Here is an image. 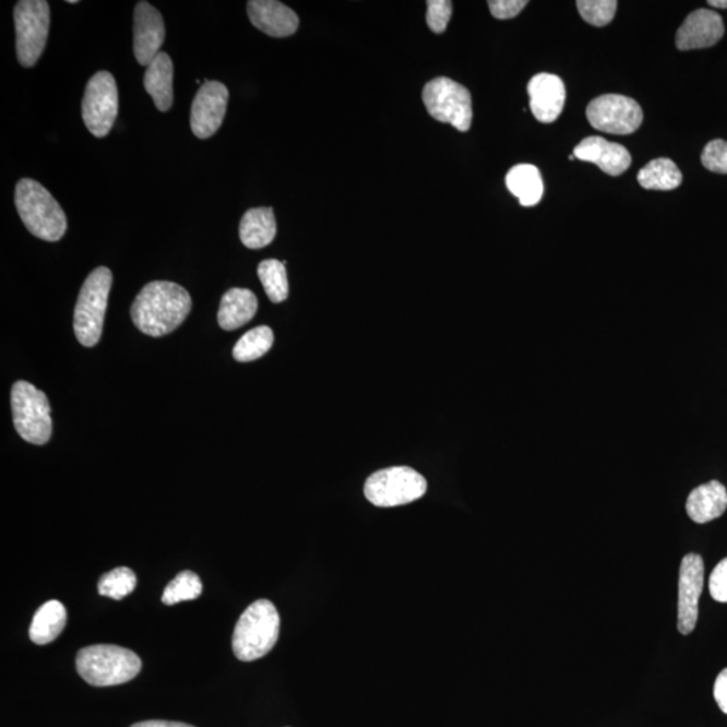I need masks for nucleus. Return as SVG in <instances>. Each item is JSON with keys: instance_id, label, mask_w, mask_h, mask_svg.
I'll list each match as a JSON object with an SVG mask.
<instances>
[{"instance_id": "nucleus-1", "label": "nucleus", "mask_w": 727, "mask_h": 727, "mask_svg": "<svg viewBox=\"0 0 727 727\" xmlns=\"http://www.w3.org/2000/svg\"><path fill=\"white\" fill-rule=\"evenodd\" d=\"M192 310L189 293L175 282L155 281L144 286L131 306L134 325L150 337L175 332Z\"/></svg>"}, {"instance_id": "nucleus-2", "label": "nucleus", "mask_w": 727, "mask_h": 727, "mask_svg": "<svg viewBox=\"0 0 727 727\" xmlns=\"http://www.w3.org/2000/svg\"><path fill=\"white\" fill-rule=\"evenodd\" d=\"M15 206L28 233L45 241H59L67 233L65 212L43 184L22 178L15 188Z\"/></svg>"}, {"instance_id": "nucleus-3", "label": "nucleus", "mask_w": 727, "mask_h": 727, "mask_svg": "<svg viewBox=\"0 0 727 727\" xmlns=\"http://www.w3.org/2000/svg\"><path fill=\"white\" fill-rule=\"evenodd\" d=\"M281 617L269 599L248 606L235 627L233 648L241 662H253L269 654L279 637Z\"/></svg>"}, {"instance_id": "nucleus-4", "label": "nucleus", "mask_w": 727, "mask_h": 727, "mask_svg": "<svg viewBox=\"0 0 727 727\" xmlns=\"http://www.w3.org/2000/svg\"><path fill=\"white\" fill-rule=\"evenodd\" d=\"M80 677L95 687L118 686L130 682L141 672L142 662L134 652L118 645L85 646L78 654Z\"/></svg>"}, {"instance_id": "nucleus-5", "label": "nucleus", "mask_w": 727, "mask_h": 727, "mask_svg": "<svg viewBox=\"0 0 727 727\" xmlns=\"http://www.w3.org/2000/svg\"><path fill=\"white\" fill-rule=\"evenodd\" d=\"M111 286V270L97 267L92 271L81 287L76 308H74L73 327L79 343L86 348H92L100 342Z\"/></svg>"}, {"instance_id": "nucleus-6", "label": "nucleus", "mask_w": 727, "mask_h": 727, "mask_svg": "<svg viewBox=\"0 0 727 727\" xmlns=\"http://www.w3.org/2000/svg\"><path fill=\"white\" fill-rule=\"evenodd\" d=\"M11 408L16 432L33 444L49 442L53 424L50 404L43 391L32 383L16 382L11 390Z\"/></svg>"}, {"instance_id": "nucleus-7", "label": "nucleus", "mask_w": 727, "mask_h": 727, "mask_svg": "<svg viewBox=\"0 0 727 727\" xmlns=\"http://www.w3.org/2000/svg\"><path fill=\"white\" fill-rule=\"evenodd\" d=\"M426 492V478L407 466L389 467L373 473L364 487L369 503L382 508L414 503L424 498Z\"/></svg>"}, {"instance_id": "nucleus-8", "label": "nucleus", "mask_w": 727, "mask_h": 727, "mask_svg": "<svg viewBox=\"0 0 727 727\" xmlns=\"http://www.w3.org/2000/svg\"><path fill=\"white\" fill-rule=\"evenodd\" d=\"M16 59L23 68L36 65L49 36L50 5L45 0H21L14 8Z\"/></svg>"}, {"instance_id": "nucleus-9", "label": "nucleus", "mask_w": 727, "mask_h": 727, "mask_svg": "<svg viewBox=\"0 0 727 727\" xmlns=\"http://www.w3.org/2000/svg\"><path fill=\"white\" fill-rule=\"evenodd\" d=\"M427 112L441 123L452 124L461 132L469 131L473 120L470 92L457 81L438 78L424 88Z\"/></svg>"}, {"instance_id": "nucleus-10", "label": "nucleus", "mask_w": 727, "mask_h": 727, "mask_svg": "<svg viewBox=\"0 0 727 727\" xmlns=\"http://www.w3.org/2000/svg\"><path fill=\"white\" fill-rule=\"evenodd\" d=\"M119 94L111 73L100 71L86 84L83 99V119L86 129L96 138H106L118 118Z\"/></svg>"}, {"instance_id": "nucleus-11", "label": "nucleus", "mask_w": 727, "mask_h": 727, "mask_svg": "<svg viewBox=\"0 0 727 727\" xmlns=\"http://www.w3.org/2000/svg\"><path fill=\"white\" fill-rule=\"evenodd\" d=\"M588 123L606 134L629 135L643 123V109L636 100L622 95H604L588 104Z\"/></svg>"}, {"instance_id": "nucleus-12", "label": "nucleus", "mask_w": 727, "mask_h": 727, "mask_svg": "<svg viewBox=\"0 0 727 727\" xmlns=\"http://www.w3.org/2000/svg\"><path fill=\"white\" fill-rule=\"evenodd\" d=\"M229 92L218 81H205L200 86L190 112V127L199 140H207L221 129L227 114Z\"/></svg>"}, {"instance_id": "nucleus-13", "label": "nucleus", "mask_w": 727, "mask_h": 727, "mask_svg": "<svg viewBox=\"0 0 727 727\" xmlns=\"http://www.w3.org/2000/svg\"><path fill=\"white\" fill-rule=\"evenodd\" d=\"M703 582L705 563L698 553H689L679 571L678 629L682 634H690L696 627Z\"/></svg>"}, {"instance_id": "nucleus-14", "label": "nucleus", "mask_w": 727, "mask_h": 727, "mask_svg": "<svg viewBox=\"0 0 727 727\" xmlns=\"http://www.w3.org/2000/svg\"><path fill=\"white\" fill-rule=\"evenodd\" d=\"M166 37L162 14L148 2H140L134 10V55L142 67H148L160 51Z\"/></svg>"}, {"instance_id": "nucleus-15", "label": "nucleus", "mask_w": 727, "mask_h": 727, "mask_svg": "<svg viewBox=\"0 0 727 727\" xmlns=\"http://www.w3.org/2000/svg\"><path fill=\"white\" fill-rule=\"evenodd\" d=\"M529 108L540 123H553L563 111L565 88L561 78L551 73H539L531 79L528 86Z\"/></svg>"}, {"instance_id": "nucleus-16", "label": "nucleus", "mask_w": 727, "mask_h": 727, "mask_svg": "<svg viewBox=\"0 0 727 727\" xmlns=\"http://www.w3.org/2000/svg\"><path fill=\"white\" fill-rule=\"evenodd\" d=\"M725 34L724 21L715 11L700 9L687 16L677 33L679 50L710 48L720 40Z\"/></svg>"}, {"instance_id": "nucleus-17", "label": "nucleus", "mask_w": 727, "mask_h": 727, "mask_svg": "<svg viewBox=\"0 0 727 727\" xmlns=\"http://www.w3.org/2000/svg\"><path fill=\"white\" fill-rule=\"evenodd\" d=\"M247 11L252 25L270 37H290L298 31V15L276 0H251Z\"/></svg>"}, {"instance_id": "nucleus-18", "label": "nucleus", "mask_w": 727, "mask_h": 727, "mask_svg": "<svg viewBox=\"0 0 727 727\" xmlns=\"http://www.w3.org/2000/svg\"><path fill=\"white\" fill-rule=\"evenodd\" d=\"M576 159L597 165L606 175H624L632 164L631 154L619 143H611L601 136H591L574 148Z\"/></svg>"}, {"instance_id": "nucleus-19", "label": "nucleus", "mask_w": 727, "mask_h": 727, "mask_svg": "<svg viewBox=\"0 0 727 727\" xmlns=\"http://www.w3.org/2000/svg\"><path fill=\"white\" fill-rule=\"evenodd\" d=\"M727 510V490L719 481H710L695 488L687 499L686 511L692 522L705 524L724 515Z\"/></svg>"}, {"instance_id": "nucleus-20", "label": "nucleus", "mask_w": 727, "mask_h": 727, "mask_svg": "<svg viewBox=\"0 0 727 727\" xmlns=\"http://www.w3.org/2000/svg\"><path fill=\"white\" fill-rule=\"evenodd\" d=\"M172 61L170 56L160 51L144 73L143 85L147 94L153 97L155 107L160 112H167L175 102V91H172Z\"/></svg>"}, {"instance_id": "nucleus-21", "label": "nucleus", "mask_w": 727, "mask_h": 727, "mask_svg": "<svg viewBox=\"0 0 727 727\" xmlns=\"http://www.w3.org/2000/svg\"><path fill=\"white\" fill-rule=\"evenodd\" d=\"M258 298L248 288H230L222 298L217 321L224 331H236L255 317Z\"/></svg>"}, {"instance_id": "nucleus-22", "label": "nucleus", "mask_w": 727, "mask_h": 727, "mask_svg": "<svg viewBox=\"0 0 727 727\" xmlns=\"http://www.w3.org/2000/svg\"><path fill=\"white\" fill-rule=\"evenodd\" d=\"M240 240L251 250H261L273 242L276 236V222L271 207H252L240 222Z\"/></svg>"}, {"instance_id": "nucleus-23", "label": "nucleus", "mask_w": 727, "mask_h": 727, "mask_svg": "<svg viewBox=\"0 0 727 727\" xmlns=\"http://www.w3.org/2000/svg\"><path fill=\"white\" fill-rule=\"evenodd\" d=\"M508 190L521 201L523 206L538 205L545 193L538 167L534 165L513 166L505 177Z\"/></svg>"}, {"instance_id": "nucleus-24", "label": "nucleus", "mask_w": 727, "mask_h": 727, "mask_svg": "<svg viewBox=\"0 0 727 727\" xmlns=\"http://www.w3.org/2000/svg\"><path fill=\"white\" fill-rule=\"evenodd\" d=\"M65 624V606L57 601V599H51V601L45 603L37 610L28 634H31L33 643L38 645L49 644L60 636Z\"/></svg>"}, {"instance_id": "nucleus-25", "label": "nucleus", "mask_w": 727, "mask_h": 727, "mask_svg": "<svg viewBox=\"0 0 727 727\" xmlns=\"http://www.w3.org/2000/svg\"><path fill=\"white\" fill-rule=\"evenodd\" d=\"M683 176L674 160L659 158L651 160L639 171L637 181L648 190H674L680 187Z\"/></svg>"}, {"instance_id": "nucleus-26", "label": "nucleus", "mask_w": 727, "mask_h": 727, "mask_svg": "<svg viewBox=\"0 0 727 727\" xmlns=\"http://www.w3.org/2000/svg\"><path fill=\"white\" fill-rule=\"evenodd\" d=\"M274 344V333L269 326H259L247 332L234 348L236 361L248 362L261 359Z\"/></svg>"}, {"instance_id": "nucleus-27", "label": "nucleus", "mask_w": 727, "mask_h": 727, "mask_svg": "<svg viewBox=\"0 0 727 727\" xmlns=\"http://www.w3.org/2000/svg\"><path fill=\"white\" fill-rule=\"evenodd\" d=\"M285 262L267 259L259 264L258 276L271 302L281 303L288 297V281Z\"/></svg>"}, {"instance_id": "nucleus-28", "label": "nucleus", "mask_w": 727, "mask_h": 727, "mask_svg": "<svg viewBox=\"0 0 727 727\" xmlns=\"http://www.w3.org/2000/svg\"><path fill=\"white\" fill-rule=\"evenodd\" d=\"M202 593L200 576L193 571H182L175 580L166 586L162 603L165 605H176L183 601H193Z\"/></svg>"}, {"instance_id": "nucleus-29", "label": "nucleus", "mask_w": 727, "mask_h": 727, "mask_svg": "<svg viewBox=\"0 0 727 727\" xmlns=\"http://www.w3.org/2000/svg\"><path fill=\"white\" fill-rule=\"evenodd\" d=\"M97 587L100 596L120 601L135 591L136 575L129 568H117L104 574Z\"/></svg>"}, {"instance_id": "nucleus-30", "label": "nucleus", "mask_w": 727, "mask_h": 727, "mask_svg": "<svg viewBox=\"0 0 727 727\" xmlns=\"http://www.w3.org/2000/svg\"><path fill=\"white\" fill-rule=\"evenodd\" d=\"M576 9L584 21L593 26L604 27L615 19L616 0H579Z\"/></svg>"}, {"instance_id": "nucleus-31", "label": "nucleus", "mask_w": 727, "mask_h": 727, "mask_svg": "<svg viewBox=\"0 0 727 727\" xmlns=\"http://www.w3.org/2000/svg\"><path fill=\"white\" fill-rule=\"evenodd\" d=\"M453 3L448 0H429L427 2V25L430 31L441 34L446 31L450 19H452Z\"/></svg>"}, {"instance_id": "nucleus-32", "label": "nucleus", "mask_w": 727, "mask_h": 727, "mask_svg": "<svg viewBox=\"0 0 727 727\" xmlns=\"http://www.w3.org/2000/svg\"><path fill=\"white\" fill-rule=\"evenodd\" d=\"M701 159L707 170L727 175V142L715 140L707 143Z\"/></svg>"}, {"instance_id": "nucleus-33", "label": "nucleus", "mask_w": 727, "mask_h": 727, "mask_svg": "<svg viewBox=\"0 0 727 727\" xmlns=\"http://www.w3.org/2000/svg\"><path fill=\"white\" fill-rule=\"evenodd\" d=\"M708 588L715 601L727 604V558L715 565L710 575Z\"/></svg>"}, {"instance_id": "nucleus-34", "label": "nucleus", "mask_w": 727, "mask_h": 727, "mask_svg": "<svg viewBox=\"0 0 727 727\" xmlns=\"http://www.w3.org/2000/svg\"><path fill=\"white\" fill-rule=\"evenodd\" d=\"M527 4V0H490L488 2L490 13L498 20L515 19Z\"/></svg>"}, {"instance_id": "nucleus-35", "label": "nucleus", "mask_w": 727, "mask_h": 727, "mask_svg": "<svg viewBox=\"0 0 727 727\" xmlns=\"http://www.w3.org/2000/svg\"><path fill=\"white\" fill-rule=\"evenodd\" d=\"M714 698L717 705L727 714V668L718 675L714 684Z\"/></svg>"}, {"instance_id": "nucleus-36", "label": "nucleus", "mask_w": 727, "mask_h": 727, "mask_svg": "<svg viewBox=\"0 0 727 727\" xmlns=\"http://www.w3.org/2000/svg\"><path fill=\"white\" fill-rule=\"evenodd\" d=\"M131 727H194L182 723H171V720H144V723L132 725Z\"/></svg>"}, {"instance_id": "nucleus-37", "label": "nucleus", "mask_w": 727, "mask_h": 727, "mask_svg": "<svg viewBox=\"0 0 727 727\" xmlns=\"http://www.w3.org/2000/svg\"><path fill=\"white\" fill-rule=\"evenodd\" d=\"M708 4L715 9H727V0H710Z\"/></svg>"}, {"instance_id": "nucleus-38", "label": "nucleus", "mask_w": 727, "mask_h": 727, "mask_svg": "<svg viewBox=\"0 0 727 727\" xmlns=\"http://www.w3.org/2000/svg\"><path fill=\"white\" fill-rule=\"evenodd\" d=\"M68 3L76 4V3H79V2H78V0H68Z\"/></svg>"}]
</instances>
